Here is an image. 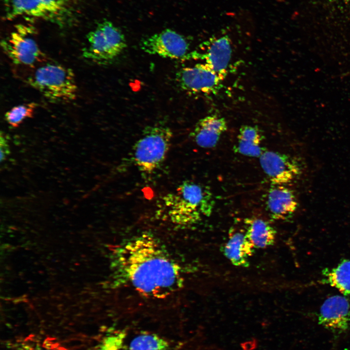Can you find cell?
Segmentation results:
<instances>
[{
    "mask_svg": "<svg viewBox=\"0 0 350 350\" xmlns=\"http://www.w3.org/2000/svg\"><path fill=\"white\" fill-rule=\"evenodd\" d=\"M111 264L118 284L147 298H167L183 286L182 267L150 233L140 234L117 246Z\"/></svg>",
    "mask_w": 350,
    "mask_h": 350,
    "instance_id": "1",
    "label": "cell"
},
{
    "mask_svg": "<svg viewBox=\"0 0 350 350\" xmlns=\"http://www.w3.org/2000/svg\"><path fill=\"white\" fill-rule=\"evenodd\" d=\"M164 200L171 221L180 226L195 224L202 216H209L215 203L209 187L189 180L183 181Z\"/></svg>",
    "mask_w": 350,
    "mask_h": 350,
    "instance_id": "2",
    "label": "cell"
},
{
    "mask_svg": "<svg viewBox=\"0 0 350 350\" xmlns=\"http://www.w3.org/2000/svg\"><path fill=\"white\" fill-rule=\"evenodd\" d=\"M27 82L51 101L70 102L76 97L77 87L72 70L60 64L40 66Z\"/></svg>",
    "mask_w": 350,
    "mask_h": 350,
    "instance_id": "3",
    "label": "cell"
},
{
    "mask_svg": "<svg viewBox=\"0 0 350 350\" xmlns=\"http://www.w3.org/2000/svg\"><path fill=\"white\" fill-rule=\"evenodd\" d=\"M173 132L167 126L145 127L133 147V160L139 170L150 174L164 161L170 148Z\"/></svg>",
    "mask_w": 350,
    "mask_h": 350,
    "instance_id": "4",
    "label": "cell"
},
{
    "mask_svg": "<svg viewBox=\"0 0 350 350\" xmlns=\"http://www.w3.org/2000/svg\"><path fill=\"white\" fill-rule=\"evenodd\" d=\"M87 38L88 45L82 51L83 56L100 64L113 61L126 47L123 34L108 20L98 24Z\"/></svg>",
    "mask_w": 350,
    "mask_h": 350,
    "instance_id": "5",
    "label": "cell"
},
{
    "mask_svg": "<svg viewBox=\"0 0 350 350\" xmlns=\"http://www.w3.org/2000/svg\"><path fill=\"white\" fill-rule=\"evenodd\" d=\"M95 350H174L165 338L147 331L108 330Z\"/></svg>",
    "mask_w": 350,
    "mask_h": 350,
    "instance_id": "6",
    "label": "cell"
},
{
    "mask_svg": "<svg viewBox=\"0 0 350 350\" xmlns=\"http://www.w3.org/2000/svg\"><path fill=\"white\" fill-rule=\"evenodd\" d=\"M34 31L31 27L18 25L1 41L3 51L15 64L32 67L44 61L45 56L34 37Z\"/></svg>",
    "mask_w": 350,
    "mask_h": 350,
    "instance_id": "7",
    "label": "cell"
},
{
    "mask_svg": "<svg viewBox=\"0 0 350 350\" xmlns=\"http://www.w3.org/2000/svg\"><path fill=\"white\" fill-rule=\"evenodd\" d=\"M228 30L212 35L203 42L201 48L202 53L194 52L192 53L193 58L201 59L209 68L224 79L232 55V40Z\"/></svg>",
    "mask_w": 350,
    "mask_h": 350,
    "instance_id": "8",
    "label": "cell"
},
{
    "mask_svg": "<svg viewBox=\"0 0 350 350\" xmlns=\"http://www.w3.org/2000/svg\"><path fill=\"white\" fill-rule=\"evenodd\" d=\"M259 158L261 168L272 185L290 183L301 174L298 161L285 154L264 150Z\"/></svg>",
    "mask_w": 350,
    "mask_h": 350,
    "instance_id": "9",
    "label": "cell"
},
{
    "mask_svg": "<svg viewBox=\"0 0 350 350\" xmlns=\"http://www.w3.org/2000/svg\"><path fill=\"white\" fill-rule=\"evenodd\" d=\"M140 46L148 54L171 59L184 57L187 54L189 47L184 36L170 29L144 38Z\"/></svg>",
    "mask_w": 350,
    "mask_h": 350,
    "instance_id": "10",
    "label": "cell"
},
{
    "mask_svg": "<svg viewBox=\"0 0 350 350\" xmlns=\"http://www.w3.org/2000/svg\"><path fill=\"white\" fill-rule=\"evenodd\" d=\"M176 79L183 89L204 93L218 89L223 80L204 63L181 69L177 72Z\"/></svg>",
    "mask_w": 350,
    "mask_h": 350,
    "instance_id": "11",
    "label": "cell"
},
{
    "mask_svg": "<svg viewBox=\"0 0 350 350\" xmlns=\"http://www.w3.org/2000/svg\"><path fill=\"white\" fill-rule=\"evenodd\" d=\"M318 323L328 330L341 333L350 329V302L344 297L333 296L321 306Z\"/></svg>",
    "mask_w": 350,
    "mask_h": 350,
    "instance_id": "12",
    "label": "cell"
},
{
    "mask_svg": "<svg viewBox=\"0 0 350 350\" xmlns=\"http://www.w3.org/2000/svg\"><path fill=\"white\" fill-rule=\"evenodd\" d=\"M5 17L11 19L20 16L45 19L62 24L65 17L41 0H4Z\"/></svg>",
    "mask_w": 350,
    "mask_h": 350,
    "instance_id": "13",
    "label": "cell"
},
{
    "mask_svg": "<svg viewBox=\"0 0 350 350\" xmlns=\"http://www.w3.org/2000/svg\"><path fill=\"white\" fill-rule=\"evenodd\" d=\"M298 207L293 191L284 185H272L266 196L265 207L272 218L285 220L292 216Z\"/></svg>",
    "mask_w": 350,
    "mask_h": 350,
    "instance_id": "14",
    "label": "cell"
},
{
    "mask_svg": "<svg viewBox=\"0 0 350 350\" xmlns=\"http://www.w3.org/2000/svg\"><path fill=\"white\" fill-rule=\"evenodd\" d=\"M227 129V123L224 118L216 115H209L196 123L191 136L199 147L211 148L217 144L220 137Z\"/></svg>",
    "mask_w": 350,
    "mask_h": 350,
    "instance_id": "15",
    "label": "cell"
},
{
    "mask_svg": "<svg viewBox=\"0 0 350 350\" xmlns=\"http://www.w3.org/2000/svg\"><path fill=\"white\" fill-rule=\"evenodd\" d=\"M254 248L245 234L234 232L230 234L223 247V253L233 265L247 267L249 258L253 255Z\"/></svg>",
    "mask_w": 350,
    "mask_h": 350,
    "instance_id": "16",
    "label": "cell"
},
{
    "mask_svg": "<svg viewBox=\"0 0 350 350\" xmlns=\"http://www.w3.org/2000/svg\"><path fill=\"white\" fill-rule=\"evenodd\" d=\"M264 136L256 126L243 125L239 129L234 152L242 155L259 158L264 149L262 146Z\"/></svg>",
    "mask_w": 350,
    "mask_h": 350,
    "instance_id": "17",
    "label": "cell"
},
{
    "mask_svg": "<svg viewBox=\"0 0 350 350\" xmlns=\"http://www.w3.org/2000/svg\"><path fill=\"white\" fill-rule=\"evenodd\" d=\"M245 235L255 248H265L274 244L276 232L266 221L257 218L245 220Z\"/></svg>",
    "mask_w": 350,
    "mask_h": 350,
    "instance_id": "18",
    "label": "cell"
},
{
    "mask_svg": "<svg viewBox=\"0 0 350 350\" xmlns=\"http://www.w3.org/2000/svg\"><path fill=\"white\" fill-rule=\"evenodd\" d=\"M322 282L337 288L345 296L350 295V259L343 260L332 269L323 270Z\"/></svg>",
    "mask_w": 350,
    "mask_h": 350,
    "instance_id": "19",
    "label": "cell"
},
{
    "mask_svg": "<svg viewBox=\"0 0 350 350\" xmlns=\"http://www.w3.org/2000/svg\"><path fill=\"white\" fill-rule=\"evenodd\" d=\"M37 104L34 102L15 106L6 112L5 119L12 127H17L24 120L33 117Z\"/></svg>",
    "mask_w": 350,
    "mask_h": 350,
    "instance_id": "20",
    "label": "cell"
},
{
    "mask_svg": "<svg viewBox=\"0 0 350 350\" xmlns=\"http://www.w3.org/2000/svg\"><path fill=\"white\" fill-rule=\"evenodd\" d=\"M42 342L35 338H27L13 342L9 345L10 350H61L51 343Z\"/></svg>",
    "mask_w": 350,
    "mask_h": 350,
    "instance_id": "21",
    "label": "cell"
},
{
    "mask_svg": "<svg viewBox=\"0 0 350 350\" xmlns=\"http://www.w3.org/2000/svg\"><path fill=\"white\" fill-rule=\"evenodd\" d=\"M46 4L65 17L71 12L72 0H41Z\"/></svg>",
    "mask_w": 350,
    "mask_h": 350,
    "instance_id": "22",
    "label": "cell"
},
{
    "mask_svg": "<svg viewBox=\"0 0 350 350\" xmlns=\"http://www.w3.org/2000/svg\"><path fill=\"white\" fill-rule=\"evenodd\" d=\"M0 161H4L6 157L10 153L9 148L7 139L3 134L2 132L0 133Z\"/></svg>",
    "mask_w": 350,
    "mask_h": 350,
    "instance_id": "23",
    "label": "cell"
},
{
    "mask_svg": "<svg viewBox=\"0 0 350 350\" xmlns=\"http://www.w3.org/2000/svg\"><path fill=\"white\" fill-rule=\"evenodd\" d=\"M349 0L350 1V0Z\"/></svg>",
    "mask_w": 350,
    "mask_h": 350,
    "instance_id": "24",
    "label": "cell"
}]
</instances>
